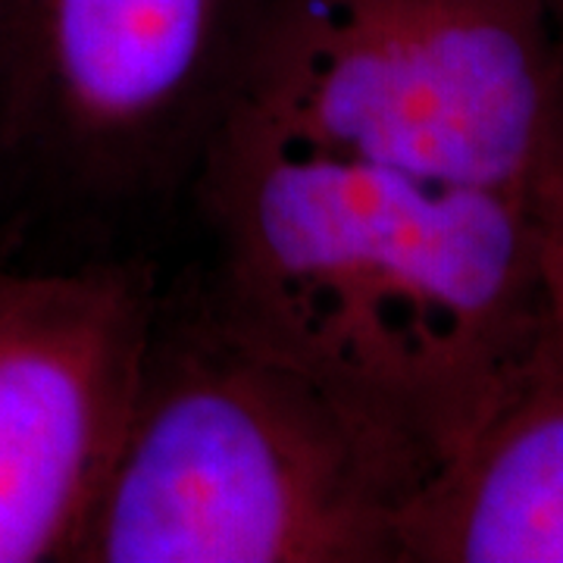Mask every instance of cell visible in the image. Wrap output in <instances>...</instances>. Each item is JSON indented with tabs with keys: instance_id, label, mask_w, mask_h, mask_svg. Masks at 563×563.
<instances>
[{
	"instance_id": "obj_1",
	"label": "cell",
	"mask_w": 563,
	"mask_h": 563,
	"mask_svg": "<svg viewBox=\"0 0 563 563\" xmlns=\"http://www.w3.org/2000/svg\"><path fill=\"white\" fill-rule=\"evenodd\" d=\"M561 147L548 0H269L185 263L417 488L548 320L532 188Z\"/></svg>"
},
{
	"instance_id": "obj_3",
	"label": "cell",
	"mask_w": 563,
	"mask_h": 563,
	"mask_svg": "<svg viewBox=\"0 0 563 563\" xmlns=\"http://www.w3.org/2000/svg\"><path fill=\"white\" fill-rule=\"evenodd\" d=\"M269 0H0V251L163 257Z\"/></svg>"
},
{
	"instance_id": "obj_2",
	"label": "cell",
	"mask_w": 563,
	"mask_h": 563,
	"mask_svg": "<svg viewBox=\"0 0 563 563\" xmlns=\"http://www.w3.org/2000/svg\"><path fill=\"white\" fill-rule=\"evenodd\" d=\"M413 479L303 369L166 263L117 463L76 563H395Z\"/></svg>"
},
{
	"instance_id": "obj_7",
	"label": "cell",
	"mask_w": 563,
	"mask_h": 563,
	"mask_svg": "<svg viewBox=\"0 0 563 563\" xmlns=\"http://www.w3.org/2000/svg\"><path fill=\"white\" fill-rule=\"evenodd\" d=\"M548 10H551L554 32H558V41H561V51H563V0H548Z\"/></svg>"
},
{
	"instance_id": "obj_5",
	"label": "cell",
	"mask_w": 563,
	"mask_h": 563,
	"mask_svg": "<svg viewBox=\"0 0 563 563\" xmlns=\"http://www.w3.org/2000/svg\"><path fill=\"white\" fill-rule=\"evenodd\" d=\"M395 563H563V329L551 310L398 507Z\"/></svg>"
},
{
	"instance_id": "obj_4",
	"label": "cell",
	"mask_w": 563,
	"mask_h": 563,
	"mask_svg": "<svg viewBox=\"0 0 563 563\" xmlns=\"http://www.w3.org/2000/svg\"><path fill=\"white\" fill-rule=\"evenodd\" d=\"M163 257L0 251V563H76L117 463Z\"/></svg>"
},
{
	"instance_id": "obj_6",
	"label": "cell",
	"mask_w": 563,
	"mask_h": 563,
	"mask_svg": "<svg viewBox=\"0 0 563 563\" xmlns=\"http://www.w3.org/2000/svg\"><path fill=\"white\" fill-rule=\"evenodd\" d=\"M532 225L544 303L563 329V147L532 188Z\"/></svg>"
}]
</instances>
